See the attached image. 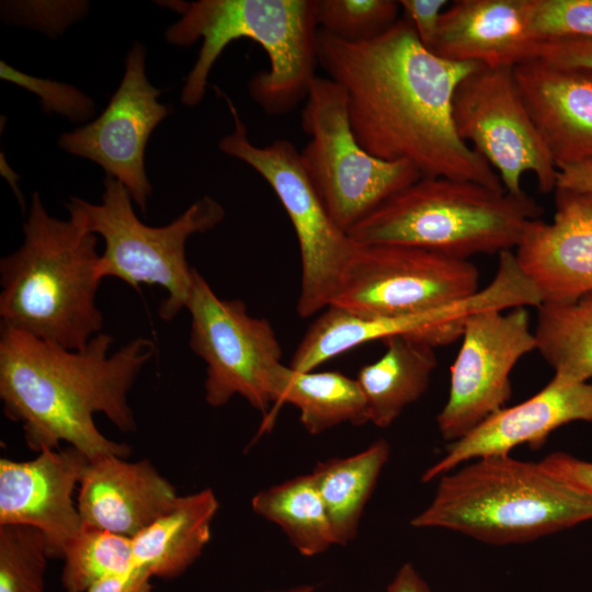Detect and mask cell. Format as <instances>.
Segmentation results:
<instances>
[{"instance_id": "2e32d148", "label": "cell", "mask_w": 592, "mask_h": 592, "mask_svg": "<svg viewBox=\"0 0 592 592\" xmlns=\"http://www.w3.org/2000/svg\"><path fill=\"white\" fill-rule=\"evenodd\" d=\"M88 458L75 447L43 448L24 462L0 459V525L37 528L49 557L62 558L66 546L82 528L75 501Z\"/></svg>"}, {"instance_id": "ffe728a7", "label": "cell", "mask_w": 592, "mask_h": 592, "mask_svg": "<svg viewBox=\"0 0 592 592\" xmlns=\"http://www.w3.org/2000/svg\"><path fill=\"white\" fill-rule=\"evenodd\" d=\"M124 458L89 459L76 501L82 525L133 538L168 512L179 496L150 462Z\"/></svg>"}, {"instance_id": "ba28073f", "label": "cell", "mask_w": 592, "mask_h": 592, "mask_svg": "<svg viewBox=\"0 0 592 592\" xmlns=\"http://www.w3.org/2000/svg\"><path fill=\"white\" fill-rule=\"evenodd\" d=\"M301 112L310 139L299 152L301 164L334 224L348 231L391 195L421 178L405 161H386L356 139L343 89L316 77Z\"/></svg>"}, {"instance_id": "44dd1931", "label": "cell", "mask_w": 592, "mask_h": 592, "mask_svg": "<svg viewBox=\"0 0 592 592\" xmlns=\"http://www.w3.org/2000/svg\"><path fill=\"white\" fill-rule=\"evenodd\" d=\"M514 77L557 168L592 161V72L537 57Z\"/></svg>"}, {"instance_id": "603a6c76", "label": "cell", "mask_w": 592, "mask_h": 592, "mask_svg": "<svg viewBox=\"0 0 592 592\" xmlns=\"http://www.w3.org/2000/svg\"><path fill=\"white\" fill-rule=\"evenodd\" d=\"M384 342L385 353L362 366L355 378L367 402L369 422L382 429L425 394L437 366L434 348L425 342L407 337Z\"/></svg>"}, {"instance_id": "484cf974", "label": "cell", "mask_w": 592, "mask_h": 592, "mask_svg": "<svg viewBox=\"0 0 592 592\" xmlns=\"http://www.w3.org/2000/svg\"><path fill=\"white\" fill-rule=\"evenodd\" d=\"M534 333L536 350L556 382L570 385L592 378V293L540 304Z\"/></svg>"}, {"instance_id": "836d02e7", "label": "cell", "mask_w": 592, "mask_h": 592, "mask_svg": "<svg viewBox=\"0 0 592 592\" xmlns=\"http://www.w3.org/2000/svg\"><path fill=\"white\" fill-rule=\"evenodd\" d=\"M400 8L412 25L419 41L431 50L445 8L446 0H400Z\"/></svg>"}, {"instance_id": "ac0fdd59", "label": "cell", "mask_w": 592, "mask_h": 592, "mask_svg": "<svg viewBox=\"0 0 592 592\" xmlns=\"http://www.w3.org/2000/svg\"><path fill=\"white\" fill-rule=\"evenodd\" d=\"M574 421L592 422V384L565 385L551 378L531 398L504 407L449 443L445 455L423 473L422 481L440 478L474 459L509 455L522 444L538 448L553 431Z\"/></svg>"}, {"instance_id": "4dcf8cb0", "label": "cell", "mask_w": 592, "mask_h": 592, "mask_svg": "<svg viewBox=\"0 0 592 592\" xmlns=\"http://www.w3.org/2000/svg\"><path fill=\"white\" fill-rule=\"evenodd\" d=\"M532 27L540 42L592 37V0H534Z\"/></svg>"}, {"instance_id": "f546056e", "label": "cell", "mask_w": 592, "mask_h": 592, "mask_svg": "<svg viewBox=\"0 0 592 592\" xmlns=\"http://www.w3.org/2000/svg\"><path fill=\"white\" fill-rule=\"evenodd\" d=\"M399 9L394 0H316L319 30L348 43L382 35L397 22Z\"/></svg>"}, {"instance_id": "e0dca14e", "label": "cell", "mask_w": 592, "mask_h": 592, "mask_svg": "<svg viewBox=\"0 0 592 592\" xmlns=\"http://www.w3.org/2000/svg\"><path fill=\"white\" fill-rule=\"evenodd\" d=\"M555 201L553 220H532L514 251L543 303L592 293V194L556 189Z\"/></svg>"}, {"instance_id": "5bb4252c", "label": "cell", "mask_w": 592, "mask_h": 592, "mask_svg": "<svg viewBox=\"0 0 592 592\" xmlns=\"http://www.w3.org/2000/svg\"><path fill=\"white\" fill-rule=\"evenodd\" d=\"M451 367L448 398L436 417L443 440L455 442L504 408L512 395L510 375L536 350L525 307L487 309L470 315Z\"/></svg>"}, {"instance_id": "7402d4cb", "label": "cell", "mask_w": 592, "mask_h": 592, "mask_svg": "<svg viewBox=\"0 0 592 592\" xmlns=\"http://www.w3.org/2000/svg\"><path fill=\"white\" fill-rule=\"evenodd\" d=\"M210 489L179 496L174 505L132 538L135 567L151 577L175 578L202 554L218 510Z\"/></svg>"}, {"instance_id": "277c9868", "label": "cell", "mask_w": 592, "mask_h": 592, "mask_svg": "<svg viewBox=\"0 0 592 592\" xmlns=\"http://www.w3.org/2000/svg\"><path fill=\"white\" fill-rule=\"evenodd\" d=\"M182 18L167 39L189 46L202 39L196 61L181 92V102L198 104L208 76L223 50L234 41L258 43L269 69L254 75L249 94L270 115H283L306 100L318 65L316 0H200L177 4Z\"/></svg>"}, {"instance_id": "30bf717a", "label": "cell", "mask_w": 592, "mask_h": 592, "mask_svg": "<svg viewBox=\"0 0 592 592\" xmlns=\"http://www.w3.org/2000/svg\"><path fill=\"white\" fill-rule=\"evenodd\" d=\"M468 259L405 244H357L329 306L372 317L425 314L479 291Z\"/></svg>"}, {"instance_id": "7a4b0ae2", "label": "cell", "mask_w": 592, "mask_h": 592, "mask_svg": "<svg viewBox=\"0 0 592 592\" xmlns=\"http://www.w3.org/2000/svg\"><path fill=\"white\" fill-rule=\"evenodd\" d=\"M113 341L101 332L69 350L1 326L0 398L5 415L22 424L31 449L59 448L65 442L88 459L129 454L127 444L99 431L94 414L103 413L123 432L136 430L128 392L156 345L136 338L110 353Z\"/></svg>"}, {"instance_id": "6da1fadb", "label": "cell", "mask_w": 592, "mask_h": 592, "mask_svg": "<svg viewBox=\"0 0 592 592\" xmlns=\"http://www.w3.org/2000/svg\"><path fill=\"white\" fill-rule=\"evenodd\" d=\"M318 65L343 89L353 133L371 155L405 161L423 178L504 190L453 122L455 90L480 65L439 57L422 45L406 18L361 43L319 30Z\"/></svg>"}, {"instance_id": "1f68e13d", "label": "cell", "mask_w": 592, "mask_h": 592, "mask_svg": "<svg viewBox=\"0 0 592 592\" xmlns=\"http://www.w3.org/2000/svg\"><path fill=\"white\" fill-rule=\"evenodd\" d=\"M0 73L2 79L36 93L48 112L55 111L72 121H83L94 111L93 102L72 86L26 76L4 61H1Z\"/></svg>"}, {"instance_id": "cb8c5ba5", "label": "cell", "mask_w": 592, "mask_h": 592, "mask_svg": "<svg viewBox=\"0 0 592 592\" xmlns=\"http://www.w3.org/2000/svg\"><path fill=\"white\" fill-rule=\"evenodd\" d=\"M272 402L298 408L300 423L312 435L346 422H369L367 402L357 380L339 372H297L281 364Z\"/></svg>"}, {"instance_id": "4fadbf2b", "label": "cell", "mask_w": 592, "mask_h": 592, "mask_svg": "<svg viewBox=\"0 0 592 592\" xmlns=\"http://www.w3.org/2000/svg\"><path fill=\"white\" fill-rule=\"evenodd\" d=\"M531 287L511 262L498 264L492 281L473 296L445 307L413 316L372 317L328 306L309 326L289 367L310 372L357 345L375 340L407 337L439 348L460 339L466 319L487 309L506 310L527 306Z\"/></svg>"}, {"instance_id": "e575fe53", "label": "cell", "mask_w": 592, "mask_h": 592, "mask_svg": "<svg viewBox=\"0 0 592 592\" xmlns=\"http://www.w3.org/2000/svg\"><path fill=\"white\" fill-rule=\"evenodd\" d=\"M539 463L553 475L592 494V462L563 452H555Z\"/></svg>"}, {"instance_id": "83f0119b", "label": "cell", "mask_w": 592, "mask_h": 592, "mask_svg": "<svg viewBox=\"0 0 592 592\" xmlns=\"http://www.w3.org/2000/svg\"><path fill=\"white\" fill-rule=\"evenodd\" d=\"M61 582L67 592H88L95 583L132 571V538L84 526L64 551Z\"/></svg>"}, {"instance_id": "8d00e7d4", "label": "cell", "mask_w": 592, "mask_h": 592, "mask_svg": "<svg viewBox=\"0 0 592 592\" xmlns=\"http://www.w3.org/2000/svg\"><path fill=\"white\" fill-rule=\"evenodd\" d=\"M556 189L592 194V161L559 167Z\"/></svg>"}, {"instance_id": "74e56055", "label": "cell", "mask_w": 592, "mask_h": 592, "mask_svg": "<svg viewBox=\"0 0 592 592\" xmlns=\"http://www.w3.org/2000/svg\"><path fill=\"white\" fill-rule=\"evenodd\" d=\"M386 592H433L412 562H405L396 572Z\"/></svg>"}, {"instance_id": "52a82bcc", "label": "cell", "mask_w": 592, "mask_h": 592, "mask_svg": "<svg viewBox=\"0 0 592 592\" xmlns=\"http://www.w3.org/2000/svg\"><path fill=\"white\" fill-rule=\"evenodd\" d=\"M100 204L70 197L66 207L105 248L99 262L101 278L116 277L135 289L141 284L159 286L167 292L158 314L171 321L186 309L195 269L185 257L187 239L217 226L225 217L224 207L213 197L193 203L170 224L151 227L136 216L132 196L116 179L106 177Z\"/></svg>"}, {"instance_id": "9a60e30c", "label": "cell", "mask_w": 592, "mask_h": 592, "mask_svg": "<svg viewBox=\"0 0 592 592\" xmlns=\"http://www.w3.org/2000/svg\"><path fill=\"white\" fill-rule=\"evenodd\" d=\"M146 50L135 43L127 54L124 77L103 113L59 138L67 152L89 159L103 168L106 177L119 181L143 213L151 185L145 170L147 141L170 113L158 102L161 90L146 76Z\"/></svg>"}, {"instance_id": "d6986e66", "label": "cell", "mask_w": 592, "mask_h": 592, "mask_svg": "<svg viewBox=\"0 0 592 592\" xmlns=\"http://www.w3.org/2000/svg\"><path fill=\"white\" fill-rule=\"evenodd\" d=\"M534 0H456L442 13L431 48L441 58L515 67L538 57Z\"/></svg>"}, {"instance_id": "5b68a950", "label": "cell", "mask_w": 592, "mask_h": 592, "mask_svg": "<svg viewBox=\"0 0 592 592\" xmlns=\"http://www.w3.org/2000/svg\"><path fill=\"white\" fill-rule=\"evenodd\" d=\"M440 477L430 504L411 520L482 543H526L592 520V494L540 463L503 456L474 459Z\"/></svg>"}, {"instance_id": "8992f818", "label": "cell", "mask_w": 592, "mask_h": 592, "mask_svg": "<svg viewBox=\"0 0 592 592\" xmlns=\"http://www.w3.org/2000/svg\"><path fill=\"white\" fill-rule=\"evenodd\" d=\"M544 208L526 192L448 178L401 189L349 231L357 244H405L468 259L515 250Z\"/></svg>"}, {"instance_id": "8fae6325", "label": "cell", "mask_w": 592, "mask_h": 592, "mask_svg": "<svg viewBox=\"0 0 592 592\" xmlns=\"http://www.w3.org/2000/svg\"><path fill=\"white\" fill-rule=\"evenodd\" d=\"M186 309L190 348L206 365V402L221 407L238 395L265 414L282 364V346L271 323L249 315L240 299L219 298L197 271Z\"/></svg>"}, {"instance_id": "d590c367", "label": "cell", "mask_w": 592, "mask_h": 592, "mask_svg": "<svg viewBox=\"0 0 592 592\" xmlns=\"http://www.w3.org/2000/svg\"><path fill=\"white\" fill-rule=\"evenodd\" d=\"M151 576L139 568L104 579L89 589L88 592H151Z\"/></svg>"}, {"instance_id": "f1b7e54d", "label": "cell", "mask_w": 592, "mask_h": 592, "mask_svg": "<svg viewBox=\"0 0 592 592\" xmlns=\"http://www.w3.org/2000/svg\"><path fill=\"white\" fill-rule=\"evenodd\" d=\"M48 555L41 531L29 525H0V592H44Z\"/></svg>"}, {"instance_id": "4316f807", "label": "cell", "mask_w": 592, "mask_h": 592, "mask_svg": "<svg viewBox=\"0 0 592 592\" xmlns=\"http://www.w3.org/2000/svg\"><path fill=\"white\" fill-rule=\"evenodd\" d=\"M251 505L258 515L277 524L303 556H316L335 545L325 503L311 474L259 491Z\"/></svg>"}, {"instance_id": "f35d334b", "label": "cell", "mask_w": 592, "mask_h": 592, "mask_svg": "<svg viewBox=\"0 0 592 592\" xmlns=\"http://www.w3.org/2000/svg\"><path fill=\"white\" fill-rule=\"evenodd\" d=\"M315 587L311 584H303L298 587H293L285 590H278V591H266V592H314Z\"/></svg>"}, {"instance_id": "7c38bea8", "label": "cell", "mask_w": 592, "mask_h": 592, "mask_svg": "<svg viewBox=\"0 0 592 592\" xmlns=\"http://www.w3.org/2000/svg\"><path fill=\"white\" fill-rule=\"evenodd\" d=\"M459 138L499 175L510 194H521L522 175L533 173L543 193L556 190L558 168L520 92L513 67H485L467 75L453 96Z\"/></svg>"}, {"instance_id": "d4e9b609", "label": "cell", "mask_w": 592, "mask_h": 592, "mask_svg": "<svg viewBox=\"0 0 592 592\" xmlns=\"http://www.w3.org/2000/svg\"><path fill=\"white\" fill-rule=\"evenodd\" d=\"M390 446L384 439L353 456L318 463L312 475L325 503L335 545L354 539L364 508L388 462Z\"/></svg>"}, {"instance_id": "3957f363", "label": "cell", "mask_w": 592, "mask_h": 592, "mask_svg": "<svg viewBox=\"0 0 592 592\" xmlns=\"http://www.w3.org/2000/svg\"><path fill=\"white\" fill-rule=\"evenodd\" d=\"M24 240L0 260L1 326L69 350L101 333L98 237L77 218L50 216L33 193Z\"/></svg>"}, {"instance_id": "d6a6232c", "label": "cell", "mask_w": 592, "mask_h": 592, "mask_svg": "<svg viewBox=\"0 0 592 592\" xmlns=\"http://www.w3.org/2000/svg\"><path fill=\"white\" fill-rule=\"evenodd\" d=\"M538 57L549 62L592 72V37L553 38L540 43Z\"/></svg>"}, {"instance_id": "9c48e42d", "label": "cell", "mask_w": 592, "mask_h": 592, "mask_svg": "<svg viewBox=\"0 0 592 592\" xmlns=\"http://www.w3.org/2000/svg\"><path fill=\"white\" fill-rule=\"evenodd\" d=\"M234 130L218 147L255 170L282 203L297 237L301 262L297 312L307 318L326 309L356 243L330 217L305 171L299 151L287 139L255 146L232 101L221 91Z\"/></svg>"}]
</instances>
